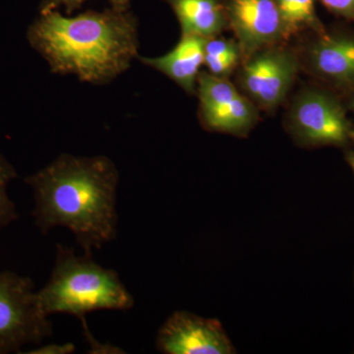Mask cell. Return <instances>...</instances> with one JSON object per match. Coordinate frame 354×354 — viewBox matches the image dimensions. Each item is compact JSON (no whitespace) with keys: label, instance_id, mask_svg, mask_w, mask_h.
I'll use <instances>...</instances> for the list:
<instances>
[{"label":"cell","instance_id":"6da1fadb","mask_svg":"<svg viewBox=\"0 0 354 354\" xmlns=\"http://www.w3.org/2000/svg\"><path fill=\"white\" fill-rule=\"evenodd\" d=\"M24 181L32 191V216L41 234L68 228L88 255L115 239L120 174L111 158L62 153Z\"/></svg>","mask_w":354,"mask_h":354},{"label":"cell","instance_id":"7a4b0ae2","mask_svg":"<svg viewBox=\"0 0 354 354\" xmlns=\"http://www.w3.org/2000/svg\"><path fill=\"white\" fill-rule=\"evenodd\" d=\"M28 41L53 73L102 85L124 73L138 53V23L131 11H87L64 16L41 8Z\"/></svg>","mask_w":354,"mask_h":354},{"label":"cell","instance_id":"3957f363","mask_svg":"<svg viewBox=\"0 0 354 354\" xmlns=\"http://www.w3.org/2000/svg\"><path fill=\"white\" fill-rule=\"evenodd\" d=\"M37 299L46 315L69 314L81 322L92 312L134 307V298L118 272L97 264L92 255H77L64 244L57 245L53 272L48 283L37 290Z\"/></svg>","mask_w":354,"mask_h":354},{"label":"cell","instance_id":"277c9868","mask_svg":"<svg viewBox=\"0 0 354 354\" xmlns=\"http://www.w3.org/2000/svg\"><path fill=\"white\" fill-rule=\"evenodd\" d=\"M51 335L53 324L39 307L32 279L0 272V354L21 353Z\"/></svg>","mask_w":354,"mask_h":354},{"label":"cell","instance_id":"5b68a950","mask_svg":"<svg viewBox=\"0 0 354 354\" xmlns=\"http://www.w3.org/2000/svg\"><path fill=\"white\" fill-rule=\"evenodd\" d=\"M297 60L290 51L263 48L251 55L241 73L244 92L265 109L285 100L297 73Z\"/></svg>","mask_w":354,"mask_h":354},{"label":"cell","instance_id":"8992f818","mask_svg":"<svg viewBox=\"0 0 354 354\" xmlns=\"http://www.w3.org/2000/svg\"><path fill=\"white\" fill-rule=\"evenodd\" d=\"M197 90L203 120L211 129L221 132L244 131L257 120V111L250 99L221 77L200 73Z\"/></svg>","mask_w":354,"mask_h":354},{"label":"cell","instance_id":"52a82bcc","mask_svg":"<svg viewBox=\"0 0 354 354\" xmlns=\"http://www.w3.org/2000/svg\"><path fill=\"white\" fill-rule=\"evenodd\" d=\"M158 348L169 354H228L232 344L215 320L187 312L172 314L158 330Z\"/></svg>","mask_w":354,"mask_h":354},{"label":"cell","instance_id":"ba28073f","mask_svg":"<svg viewBox=\"0 0 354 354\" xmlns=\"http://www.w3.org/2000/svg\"><path fill=\"white\" fill-rule=\"evenodd\" d=\"M227 22L247 55L283 39L276 0H221Z\"/></svg>","mask_w":354,"mask_h":354},{"label":"cell","instance_id":"9c48e42d","mask_svg":"<svg viewBox=\"0 0 354 354\" xmlns=\"http://www.w3.org/2000/svg\"><path fill=\"white\" fill-rule=\"evenodd\" d=\"M291 124L309 143L339 144L348 136V125L339 104L317 91L299 95L291 109Z\"/></svg>","mask_w":354,"mask_h":354},{"label":"cell","instance_id":"30bf717a","mask_svg":"<svg viewBox=\"0 0 354 354\" xmlns=\"http://www.w3.org/2000/svg\"><path fill=\"white\" fill-rule=\"evenodd\" d=\"M206 41L201 37L183 35L169 53L158 57H140V62L162 72L184 91L193 94L200 68L204 64Z\"/></svg>","mask_w":354,"mask_h":354},{"label":"cell","instance_id":"8fae6325","mask_svg":"<svg viewBox=\"0 0 354 354\" xmlns=\"http://www.w3.org/2000/svg\"><path fill=\"white\" fill-rule=\"evenodd\" d=\"M176 14L183 35L214 38L227 25L221 0H164Z\"/></svg>","mask_w":354,"mask_h":354},{"label":"cell","instance_id":"7c38bea8","mask_svg":"<svg viewBox=\"0 0 354 354\" xmlns=\"http://www.w3.org/2000/svg\"><path fill=\"white\" fill-rule=\"evenodd\" d=\"M310 64L324 77L349 82L354 80V39H325L314 44L309 53Z\"/></svg>","mask_w":354,"mask_h":354},{"label":"cell","instance_id":"4fadbf2b","mask_svg":"<svg viewBox=\"0 0 354 354\" xmlns=\"http://www.w3.org/2000/svg\"><path fill=\"white\" fill-rule=\"evenodd\" d=\"M281 23L283 38L306 28L318 27L316 0H276Z\"/></svg>","mask_w":354,"mask_h":354},{"label":"cell","instance_id":"5bb4252c","mask_svg":"<svg viewBox=\"0 0 354 354\" xmlns=\"http://www.w3.org/2000/svg\"><path fill=\"white\" fill-rule=\"evenodd\" d=\"M241 46L232 41L208 39L205 44L204 64L209 73L216 77L227 76L236 66L241 57Z\"/></svg>","mask_w":354,"mask_h":354},{"label":"cell","instance_id":"9a60e30c","mask_svg":"<svg viewBox=\"0 0 354 354\" xmlns=\"http://www.w3.org/2000/svg\"><path fill=\"white\" fill-rule=\"evenodd\" d=\"M17 176L15 167L0 153V232L19 218L15 203L8 194L9 184Z\"/></svg>","mask_w":354,"mask_h":354},{"label":"cell","instance_id":"2e32d148","mask_svg":"<svg viewBox=\"0 0 354 354\" xmlns=\"http://www.w3.org/2000/svg\"><path fill=\"white\" fill-rule=\"evenodd\" d=\"M88 0H46L41 8L57 9L59 6H64L67 14L73 12L74 10L81 8L84 2ZM111 3V8L118 10H129L132 0H106Z\"/></svg>","mask_w":354,"mask_h":354},{"label":"cell","instance_id":"e0dca14e","mask_svg":"<svg viewBox=\"0 0 354 354\" xmlns=\"http://www.w3.org/2000/svg\"><path fill=\"white\" fill-rule=\"evenodd\" d=\"M81 323H82L83 332L84 335H85L86 341H87L88 346H90L91 353H124L122 349L111 346V344H102L101 342L95 339L94 335H93L91 330H88L87 321H83V322Z\"/></svg>","mask_w":354,"mask_h":354},{"label":"cell","instance_id":"ac0fdd59","mask_svg":"<svg viewBox=\"0 0 354 354\" xmlns=\"http://www.w3.org/2000/svg\"><path fill=\"white\" fill-rule=\"evenodd\" d=\"M328 10L344 17H354V0H319Z\"/></svg>","mask_w":354,"mask_h":354},{"label":"cell","instance_id":"d6986e66","mask_svg":"<svg viewBox=\"0 0 354 354\" xmlns=\"http://www.w3.org/2000/svg\"><path fill=\"white\" fill-rule=\"evenodd\" d=\"M76 351L75 346L72 342L66 344H48L39 346L38 348L23 351L25 354H70Z\"/></svg>","mask_w":354,"mask_h":354},{"label":"cell","instance_id":"ffe728a7","mask_svg":"<svg viewBox=\"0 0 354 354\" xmlns=\"http://www.w3.org/2000/svg\"><path fill=\"white\" fill-rule=\"evenodd\" d=\"M351 162H353V169H354V156H353V160H351Z\"/></svg>","mask_w":354,"mask_h":354}]
</instances>
